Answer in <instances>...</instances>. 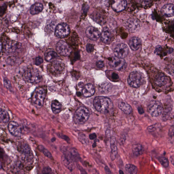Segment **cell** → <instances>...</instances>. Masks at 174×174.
<instances>
[{
    "label": "cell",
    "mask_w": 174,
    "mask_h": 174,
    "mask_svg": "<svg viewBox=\"0 0 174 174\" xmlns=\"http://www.w3.org/2000/svg\"><path fill=\"white\" fill-rule=\"evenodd\" d=\"M170 160L171 163L173 165H174V156H172L170 158Z\"/></svg>",
    "instance_id": "c3c4849f"
},
{
    "label": "cell",
    "mask_w": 174,
    "mask_h": 174,
    "mask_svg": "<svg viewBox=\"0 0 174 174\" xmlns=\"http://www.w3.org/2000/svg\"><path fill=\"white\" fill-rule=\"evenodd\" d=\"M85 33L87 37L92 40H97L101 37V33L99 30L93 27L87 28Z\"/></svg>",
    "instance_id": "5bb4252c"
},
{
    "label": "cell",
    "mask_w": 174,
    "mask_h": 174,
    "mask_svg": "<svg viewBox=\"0 0 174 174\" xmlns=\"http://www.w3.org/2000/svg\"><path fill=\"white\" fill-rule=\"evenodd\" d=\"M97 66L99 69H102L104 67L103 62L102 61H99L97 62Z\"/></svg>",
    "instance_id": "b9f144b4"
},
{
    "label": "cell",
    "mask_w": 174,
    "mask_h": 174,
    "mask_svg": "<svg viewBox=\"0 0 174 174\" xmlns=\"http://www.w3.org/2000/svg\"><path fill=\"white\" fill-rule=\"evenodd\" d=\"M58 55L57 53L54 51H50L46 53L45 55V59L49 62H53L57 60L58 58Z\"/></svg>",
    "instance_id": "484cf974"
},
{
    "label": "cell",
    "mask_w": 174,
    "mask_h": 174,
    "mask_svg": "<svg viewBox=\"0 0 174 174\" xmlns=\"http://www.w3.org/2000/svg\"><path fill=\"white\" fill-rule=\"evenodd\" d=\"M23 78L28 82L37 84L41 81L42 77L38 69L31 67L28 68L25 71L23 74Z\"/></svg>",
    "instance_id": "7a4b0ae2"
},
{
    "label": "cell",
    "mask_w": 174,
    "mask_h": 174,
    "mask_svg": "<svg viewBox=\"0 0 174 174\" xmlns=\"http://www.w3.org/2000/svg\"><path fill=\"white\" fill-rule=\"evenodd\" d=\"M94 106L98 112L106 114L110 111L112 107V104L108 98L97 96L94 100Z\"/></svg>",
    "instance_id": "6da1fadb"
},
{
    "label": "cell",
    "mask_w": 174,
    "mask_h": 174,
    "mask_svg": "<svg viewBox=\"0 0 174 174\" xmlns=\"http://www.w3.org/2000/svg\"><path fill=\"white\" fill-rule=\"evenodd\" d=\"M119 173L120 174H123V171H121V170H120V171H119Z\"/></svg>",
    "instance_id": "f907efd6"
},
{
    "label": "cell",
    "mask_w": 174,
    "mask_h": 174,
    "mask_svg": "<svg viewBox=\"0 0 174 174\" xmlns=\"http://www.w3.org/2000/svg\"><path fill=\"white\" fill-rule=\"evenodd\" d=\"M62 159L64 165L70 171H73L75 168L74 161L71 158L69 154L64 155Z\"/></svg>",
    "instance_id": "ffe728a7"
},
{
    "label": "cell",
    "mask_w": 174,
    "mask_h": 174,
    "mask_svg": "<svg viewBox=\"0 0 174 174\" xmlns=\"http://www.w3.org/2000/svg\"><path fill=\"white\" fill-rule=\"evenodd\" d=\"M105 171L107 174H110L111 173V172L110 170L108 167L107 166H105Z\"/></svg>",
    "instance_id": "7dc6e473"
},
{
    "label": "cell",
    "mask_w": 174,
    "mask_h": 174,
    "mask_svg": "<svg viewBox=\"0 0 174 174\" xmlns=\"http://www.w3.org/2000/svg\"><path fill=\"white\" fill-rule=\"evenodd\" d=\"M159 160L162 165L164 167L166 168L168 166L169 161L166 158L163 157H159Z\"/></svg>",
    "instance_id": "e575fe53"
},
{
    "label": "cell",
    "mask_w": 174,
    "mask_h": 174,
    "mask_svg": "<svg viewBox=\"0 0 174 174\" xmlns=\"http://www.w3.org/2000/svg\"><path fill=\"white\" fill-rule=\"evenodd\" d=\"M69 154L74 161H78L80 159L79 154L76 149L74 148L71 149Z\"/></svg>",
    "instance_id": "f546056e"
},
{
    "label": "cell",
    "mask_w": 174,
    "mask_h": 174,
    "mask_svg": "<svg viewBox=\"0 0 174 174\" xmlns=\"http://www.w3.org/2000/svg\"><path fill=\"white\" fill-rule=\"evenodd\" d=\"M20 151L24 154H29L31 153V149L28 145L26 144H22L19 147Z\"/></svg>",
    "instance_id": "1f68e13d"
},
{
    "label": "cell",
    "mask_w": 174,
    "mask_h": 174,
    "mask_svg": "<svg viewBox=\"0 0 174 174\" xmlns=\"http://www.w3.org/2000/svg\"><path fill=\"white\" fill-rule=\"evenodd\" d=\"M46 94L45 90L42 87L37 88L34 92L32 97V102L35 107L41 108L43 107Z\"/></svg>",
    "instance_id": "3957f363"
},
{
    "label": "cell",
    "mask_w": 174,
    "mask_h": 174,
    "mask_svg": "<svg viewBox=\"0 0 174 174\" xmlns=\"http://www.w3.org/2000/svg\"><path fill=\"white\" fill-rule=\"evenodd\" d=\"M43 60L41 57H38L36 58L35 60V64L37 65H39L42 63Z\"/></svg>",
    "instance_id": "f35d334b"
},
{
    "label": "cell",
    "mask_w": 174,
    "mask_h": 174,
    "mask_svg": "<svg viewBox=\"0 0 174 174\" xmlns=\"http://www.w3.org/2000/svg\"><path fill=\"white\" fill-rule=\"evenodd\" d=\"M169 81V78L163 74H160L158 75L155 79V84L159 87L167 85Z\"/></svg>",
    "instance_id": "2e32d148"
},
{
    "label": "cell",
    "mask_w": 174,
    "mask_h": 174,
    "mask_svg": "<svg viewBox=\"0 0 174 174\" xmlns=\"http://www.w3.org/2000/svg\"><path fill=\"white\" fill-rule=\"evenodd\" d=\"M129 48L127 45L124 44L118 45L115 47L114 53L116 57L124 59L128 54Z\"/></svg>",
    "instance_id": "30bf717a"
},
{
    "label": "cell",
    "mask_w": 174,
    "mask_h": 174,
    "mask_svg": "<svg viewBox=\"0 0 174 174\" xmlns=\"http://www.w3.org/2000/svg\"><path fill=\"white\" fill-rule=\"evenodd\" d=\"M51 107L53 112L55 114L59 113L62 110L61 104L57 100L52 102Z\"/></svg>",
    "instance_id": "4316f807"
},
{
    "label": "cell",
    "mask_w": 174,
    "mask_h": 174,
    "mask_svg": "<svg viewBox=\"0 0 174 174\" xmlns=\"http://www.w3.org/2000/svg\"><path fill=\"white\" fill-rule=\"evenodd\" d=\"M38 149L40 151L42 152L46 157L51 159L52 158L51 154L47 149L42 145H40Z\"/></svg>",
    "instance_id": "d6a6232c"
},
{
    "label": "cell",
    "mask_w": 174,
    "mask_h": 174,
    "mask_svg": "<svg viewBox=\"0 0 174 174\" xmlns=\"http://www.w3.org/2000/svg\"><path fill=\"white\" fill-rule=\"evenodd\" d=\"M112 77L113 80H116L119 78V77L117 73H113L112 74Z\"/></svg>",
    "instance_id": "bcb514c9"
},
{
    "label": "cell",
    "mask_w": 174,
    "mask_h": 174,
    "mask_svg": "<svg viewBox=\"0 0 174 174\" xmlns=\"http://www.w3.org/2000/svg\"><path fill=\"white\" fill-rule=\"evenodd\" d=\"M161 12L163 15L167 17L174 16V4L169 3L165 5L162 8Z\"/></svg>",
    "instance_id": "9a60e30c"
},
{
    "label": "cell",
    "mask_w": 174,
    "mask_h": 174,
    "mask_svg": "<svg viewBox=\"0 0 174 174\" xmlns=\"http://www.w3.org/2000/svg\"><path fill=\"white\" fill-rule=\"evenodd\" d=\"M5 45L6 50L8 52H10L12 51H13L15 48L14 47H15L16 46L15 44H14L13 43H7Z\"/></svg>",
    "instance_id": "d590c367"
},
{
    "label": "cell",
    "mask_w": 174,
    "mask_h": 174,
    "mask_svg": "<svg viewBox=\"0 0 174 174\" xmlns=\"http://www.w3.org/2000/svg\"><path fill=\"white\" fill-rule=\"evenodd\" d=\"M132 150L134 155L137 156L142 155L144 151V148L143 146L139 144L134 145Z\"/></svg>",
    "instance_id": "d4e9b609"
},
{
    "label": "cell",
    "mask_w": 174,
    "mask_h": 174,
    "mask_svg": "<svg viewBox=\"0 0 174 174\" xmlns=\"http://www.w3.org/2000/svg\"><path fill=\"white\" fill-rule=\"evenodd\" d=\"M141 44V40L137 37H134L130 40L129 45L131 49L134 51H137L140 47Z\"/></svg>",
    "instance_id": "44dd1931"
},
{
    "label": "cell",
    "mask_w": 174,
    "mask_h": 174,
    "mask_svg": "<svg viewBox=\"0 0 174 174\" xmlns=\"http://www.w3.org/2000/svg\"><path fill=\"white\" fill-rule=\"evenodd\" d=\"M82 92L85 97H90L94 94L95 92V88L92 84H87L84 86Z\"/></svg>",
    "instance_id": "e0dca14e"
},
{
    "label": "cell",
    "mask_w": 174,
    "mask_h": 174,
    "mask_svg": "<svg viewBox=\"0 0 174 174\" xmlns=\"http://www.w3.org/2000/svg\"><path fill=\"white\" fill-rule=\"evenodd\" d=\"M159 125V123H156L155 124L150 126L148 128V130L149 132L155 131L156 129L158 128Z\"/></svg>",
    "instance_id": "8d00e7d4"
},
{
    "label": "cell",
    "mask_w": 174,
    "mask_h": 174,
    "mask_svg": "<svg viewBox=\"0 0 174 174\" xmlns=\"http://www.w3.org/2000/svg\"><path fill=\"white\" fill-rule=\"evenodd\" d=\"M56 49L58 53L64 56H67L69 55L72 51L71 48L67 43L63 41L58 42Z\"/></svg>",
    "instance_id": "9c48e42d"
},
{
    "label": "cell",
    "mask_w": 174,
    "mask_h": 174,
    "mask_svg": "<svg viewBox=\"0 0 174 174\" xmlns=\"http://www.w3.org/2000/svg\"><path fill=\"white\" fill-rule=\"evenodd\" d=\"M97 137V135L95 133H93L89 135V138L91 140H94L96 139Z\"/></svg>",
    "instance_id": "ee69618b"
},
{
    "label": "cell",
    "mask_w": 174,
    "mask_h": 174,
    "mask_svg": "<svg viewBox=\"0 0 174 174\" xmlns=\"http://www.w3.org/2000/svg\"><path fill=\"white\" fill-rule=\"evenodd\" d=\"M144 81V77L140 72L134 71L129 75L128 79V83L131 87L137 88L143 85Z\"/></svg>",
    "instance_id": "5b68a950"
},
{
    "label": "cell",
    "mask_w": 174,
    "mask_h": 174,
    "mask_svg": "<svg viewBox=\"0 0 174 174\" xmlns=\"http://www.w3.org/2000/svg\"><path fill=\"white\" fill-rule=\"evenodd\" d=\"M148 111L152 116H159L163 113V105L162 103L158 101H152L148 106Z\"/></svg>",
    "instance_id": "8992f818"
},
{
    "label": "cell",
    "mask_w": 174,
    "mask_h": 174,
    "mask_svg": "<svg viewBox=\"0 0 174 174\" xmlns=\"http://www.w3.org/2000/svg\"><path fill=\"white\" fill-rule=\"evenodd\" d=\"M125 62L123 59L117 57L112 58L109 62V65L114 69L121 70L125 65Z\"/></svg>",
    "instance_id": "8fae6325"
},
{
    "label": "cell",
    "mask_w": 174,
    "mask_h": 174,
    "mask_svg": "<svg viewBox=\"0 0 174 174\" xmlns=\"http://www.w3.org/2000/svg\"><path fill=\"white\" fill-rule=\"evenodd\" d=\"M70 32L69 26L65 23L59 24L55 28V35L59 38H63L67 36Z\"/></svg>",
    "instance_id": "52a82bcc"
},
{
    "label": "cell",
    "mask_w": 174,
    "mask_h": 174,
    "mask_svg": "<svg viewBox=\"0 0 174 174\" xmlns=\"http://www.w3.org/2000/svg\"><path fill=\"white\" fill-rule=\"evenodd\" d=\"M89 110L85 107H80L75 112L73 117L74 121L77 124H83L89 119Z\"/></svg>",
    "instance_id": "277c9868"
},
{
    "label": "cell",
    "mask_w": 174,
    "mask_h": 174,
    "mask_svg": "<svg viewBox=\"0 0 174 174\" xmlns=\"http://www.w3.org/2000/svg\"><path fill=\"white\" fill-rule=\"evenodd\" d=\"M168 135L171 138H174V125L172 126L169 129Z\"/></svg>",
    "instance_id": "74e56055"
},
{
    "label": "cell",
    "mask_w": 174,
    "mask_h": 174,
    "mask_svg": "<svg viewBox=\"0 0 174 174\" xmlns=\"http://www.w3.org/2000/svg\"><path fill=\"white\" fill-rule=\"evenodd\" d=\"M101 39L103 43H107L110 40L111 33L108 28L105 27L104 28L101 34Z\"/></svg>",
    "instance_id": "7402d4cb"
},
{
    "label": "cell",
    "mask_w": 174,
    "mask_h": 174,
    "mask_svg": "<svg viewBox=\"0 0 174 174\" xmlns=\"http://www.w3.org/2000/svg\"><path fill=\"white\" fill-rule=\"evenodd\" d=\"M87 49L88 52L89 53L92 52L94 49V46L91 44H88L87 46Z\"/></svg>",
    "instance_id": "ab89813d"
},
{
    "label": "cell",
    "mask_w": 174,
    "mask_h": 174,
    "mask_svg": "<svg viewBox=\"0 0 174 174\" xmlns=\"http://www.w3.org/2000/svg\"><path fill=\"white\" fill-rule=\"evenodd\" d=\"M96 146V143H94L93 145V147H95Z\"/></svg>",
    "instance_id": "816d5d0a"
},
{
    "label": "cell",
    "mask_w": 174,
    "mask_h": 174,
    "mask_svg": "<svg viewBox=\"0 0 174 174\" xmlns=\"http://www.w3.org/2000/svg\"><path fill=\"white\" fill-rule=\"evenodd\" d=\"M125 169L127 173L130 174H136L138 172L137 167L131 164H128L126 165Z\"/></svg>",
    "instance_id": "f1b7e54d"
},
{
    "label": "cell",
    "mask_w": 174,
    "mask_h": 174,
    "mask_svg": "<svg viewBox=\"0 0 174 174\" xmlns=\"http://www.w3.org/2000/svg\"><path fill=\"white\" fill-rule=\"evenodd\" d=\"M127 6L126 0H113L112 4V8L117 12L123 11Z\"/></svg>",
    "instance_id": "4fadbf2b"
},
{
    "label": "cell",
    "mask_w": 174,
    "mask_h": 174,
    "mask_svg": "<svg viewBox=\"0 0 174 174\" xmlns=\"http://www.w3.org/2000/svg\"><path fill=\"white\" fill-rule=\"evenodd\" d=\"M138 111L139 113L140 114H143L144 113V111L143 109V108L141 107H139L138 108Z\"/></svg>",
    "instance_id": "f6af8a7d"
},
{
    "label": "cell",
    "mask_w": 174,
    "mask_h": 174,
    "mask_svg": "<svg viewBox=\"0 0 174 174\" xmlns=\"http://www.w3.org/2000/svg\"><path fill=\"white\" fill-rule=\"evenodd\" d=\"M0 118L1 122L7 123L9 121L10 116L8 113L5 110L1 109L0 112Z\"/></svg>",
    "instance_id": "83f0119b"
},
{
    "label": "cell",
    "mask_w": 174,
    "mask_h": 174,
    "mask_svg": "<svg viewBox=\"0 0 174 174\" xmlns=\"http://www.w3.org/2000/svg\"><path fill=\"white\" fill-rule=\"evenodd\" d=\"M43 9V6L40 3H35L31 6L30 12L32 15H35L40 13Z\"/></svg>",
    "instance_id": "cb8c5ba5"
},
{
    "label": "cell",
    "mask_w": 174,
    "mask_h": 174,
    "mask_svg": "<svg viewBox=\"0 0 174 174\" xmlns=\"http://www.w3.org/2000/svg\"><path fill=\"white\" fill-rule=\"evenodd\" d=\"M127 27L128 30L131 32L137 31L140 28V23L137 20H131L128 21Z\"/></svg>",
    "instance_id": "d6986e66"
},
{
    "label": "cell",
    "mask_w": 174,
    "mask_h": 174,
    "mask_svg": "<svg viewBox=\"0 0 174 174\" xmlns=\"http://www.w3.org/2000/svg\"><path fill=\"white\" fill-rule=\"evenodd\" d=\"M140 2L143 5H147L150 2L149 0H139Z\"/></svg>",
    "instance_id": "7bdbcfd3"
},
{
    "label": "cell",
    "mask_w": 174,
    "mask_h": 174,
    "mask_svg": "<svg viewBox=\"0 0 174 174\" xmlns=\"http://www.w3.org/2000/svg\"><path fill=\"white\" fill-rule=\"evenodd\" d=\"M106 134L107 137H110V132L109 130H107L106 132Z\"/></svg>",
    "instance_id": "681fc988"
},
{
    "label": "cell",
    "mask_w": 174,
    "mask_h": 174,
    "mask_svg": "<svg viewBox=\"0 0 174 174\" xmlns=\"http://www.w3.org/2000/svg\"><path fill=\"white\" fill-rule=\"evenodd\" d=\"M43 173H52V171L51 168L46 167L44 169Z\"/></svg>",
    "instance_id": "60d3db41"
},
{
    "label": "cell",
    "mask_w": 174,
    "mask_h": 174,
    "mask_svg": "<svg viewBox=\"0 0 174 174\" xmlns=\"http://www.w3.org/2000/svg\"><path fill=\"white\" fill-rule=\"evenodd\" d=\"M119 107L122 111L127 114H129L132 112V109L131 106L125 102H121L120 103Z\"/></svg>",
    "instance_id": "603a6c76"
},
{
    "label": "cell",
    "mask_w": 174,
    "mask_h": 174,
    "mask_svg": "<svg viewBox=\"0 0 174 174\" xmlns=\"http://www.w3.org/2000/svg\"><path fill=\"white\" fill-rule=\"evenodd\" d=\"M117 145V142L115 138L114 137H111L110 140V146L111 149L110 157L112 161L115 160L117 155L118 149Z\"/></svg>",
    "instance_id": "ac0fdd59"
},
{
    "label": "cell",
    "mask_w": 174,
    "mask_h": 174,
    "mask_svg": "<svg viewBox=\"0 0 174 174\" xmlns=\"http://www.w3.org/2000/svg\"><path fill=\"white\" fill-rule=\"evenodd\" d=\"M78 139L83 144H87L88 143L89 141L87 137H86V136L83 133H80L79 134Z\"/></svg>",
    "instance_id": "836d02e7"
},
{
    "label": "cell",
    "mask_w": 174,
    "mask_h": 174,
    "mask_svg": "<svg viewBox=\"0 0 174 174\" xmlns=\"http://www.w3.org/2000/svg\"><path fill=\"white\" fill-rule=\"evenodd\" d=\"M111 87V85L109 83H104L100 86V91L104 93H108L110 90Z\"/></svg>",
    "instance_id": "4dcf8cb0"
},
{
    "label": "cell",
    "mask_w": 174,
    "mask_h": 174,
    "mask_svg": "<svg viewBox=\"0 0 174 174\" xmlns=\"http://www.w3.org/2000/svg\"><path fill=\"white\" fill-rule=\"evenodd\" d=\"M8 129L10 133L15 137H19L22 134V130L20 126L17 122L11 121L9 123Z\"/></svg>",
    "instance_id": "7c38bea8"
},
{
    "label": "cell",
    "mask_w": 174,
    "mask_h": 174,
    "mask_svg": "<svg viewBox=\"0 0 174 174\" xmlns=\"http://www.w3.org/2000/svg\"><path fill=\"white\" fill-rule=\"evenodd\" d=\"M50 73L54 75H58L62 73L64 70L65 65L62 62L56 60L52 62L49 66Z\"/></svg>",
    "instance_id": "ba28073f"
}]
</instances>
